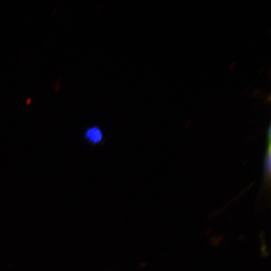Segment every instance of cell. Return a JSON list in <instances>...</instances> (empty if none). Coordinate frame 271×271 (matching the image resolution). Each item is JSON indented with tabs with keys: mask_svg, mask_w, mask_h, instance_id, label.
Here are the masks:
<instances>
[{
	"mask_svg": "<svg viewBox=\"0 0 271 271\" xmlns=\"http://www.w3.org/2000/svg\"><path fill=\"white\" fill-rule=\"evenodd\" d=\"M86 142L93 146L101 144L104 139L102 129L97 125H92L87 127L83 134Z\"/></svg>",
	"mask_w": 271,
	"mask_h": 271,
	"instance_id": "cell-1",
	"label": "cell"
},
{
	"mask_svg": "<svg viewBox=\"0 0 271 271\" xmlns=\"http://www.w3.org/2000/svg\"><path fill=\"white\" fill-rule=\"evenodd\" d=\"M270 127L269 126L268 130H267V146L266 152L264 158V174L265 178L266 181L267 182H270Z\"/></svg>",
	"mask_w": 271,
	"mask_h": 271,
	"instance_id": "cell-2",
	"label": "cell"
}]
</instances>
